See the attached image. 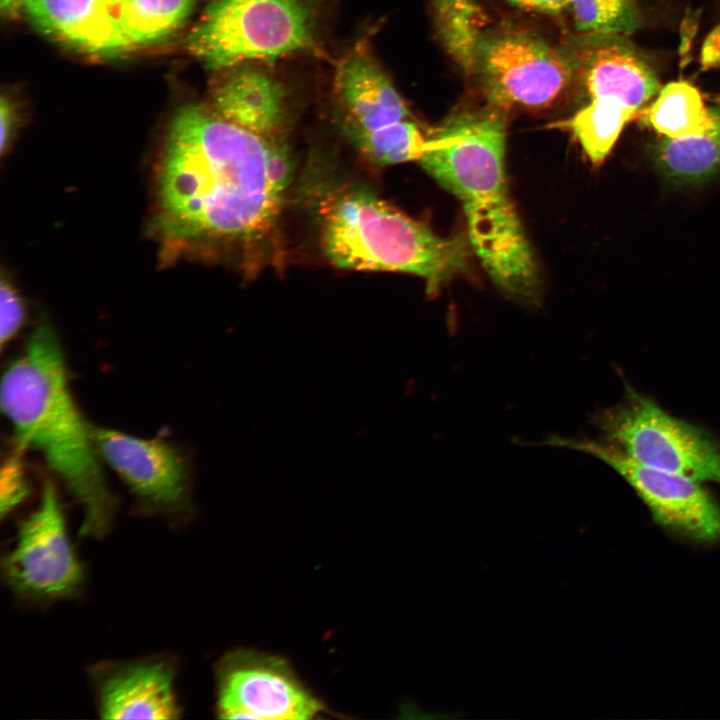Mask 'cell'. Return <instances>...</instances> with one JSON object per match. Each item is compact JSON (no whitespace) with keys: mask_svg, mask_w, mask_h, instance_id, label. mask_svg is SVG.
Returning a JSON list of instances; mask_svg holds the SVG:
<instances>
[{"mask_svg":"<svg viewBox=\"0 0 720 720\" xmlns=\"http://www.w3.org/2000/svg\"><path fill=\"white\" fill-rule=\"evenodd\" d=\"M23 7L38 30L80 51L113 55L131 47L103 0H25Z\"/></svg>","mask_w":720,"mask_h":720,"instance_id":"cell-14","label":"cell"},{"mask_svg":"<svg viewBox=\"0 0 720 720\" xmlns=\"http://www.w3.org/2000/svg\"><path fill=\"white\" fill-rule=\"evenodd\" d=\"M195 3L196 0H123L117 18L131 46L147 44L181 27Z\"/></svg>","mask_w":720,"mask_h":720,"instance_id":"cell-20","label":"cell"},{"mask_svg":"<svg viewBox=\"0 0 720 720\" xmlns=\"http://www.w3.org/2000/svg\"><path fill=\"white\" fill-rule=\"evenodd\" d=\"M316 216L322 251L341 269L413 274L433 296L469 265V239L441 237L364 187L327 190Z\"/></svg>","mask_w":720,"mask_h":720,"instance_id":"cell-4","label":"cell"},{"mask_svg":"<svg viewBox=\"0 0 720 720\" xmlns=\"http://www.w3.org/2000/svg\"><path fill=\"white\" fill-rule=\"evenodd\" d=\"M320 0H210L187 48L213 70L317 49Z\"/></svg>","mask_w":720,"mask_h":720,"instance_id":"cell-5","label":"cell"},{"mask_svg":"<svg viewBox=\"0 0 720 720\" xmlns=\"http://www.w3.org/2000/svg\"><path fill=\"white\" fill-rule=\"evenodd\" d=\"M230 69L214 90L211 110L249 132L281 139L287 121L282 83L253 63Z\"/></svg>","mask_w":720,"mask_h":720,"instance_id":"cell-15","label":"cell"},{"mask_svg":"<svg viewBox=\"0 0 720 720\" xmlns=\"http://www.w3.org/2000/svg\"><path fill=\"white\" fill-rule=\"evenodd\" d=\"M473 72L490 107L502 112L551 107L573 76L571 62L560 50L536 34L516 28L487 32Z\"/></svg>","mask_w":720,"mask_h":720,"instance_id":"cell-7","label":"cell"},{"mask_svg":"<svg viewBox=\"0 0 720 720\" xmlns=\"http://www.w3.org/2000/svg\"><path fill=\"white\" fill-rule=\"evenodd\" d=\"M109 7L119 6L123 0H103Z\"/></svg>","mask_w":720,"mask_h":720,"instance_id":"cell-31","label":"cell"},{"mask_svg":"<svg viewBox=\"0 0 720 720\" xmlns=\"http://www.w3.org/2000/svg\"><path fill=\"white\" fill-rule=\"evenodd\" d=\"M104 719H175L174 666L164 659L111 662L92 671Z\"/></svg>","mask_w":720,"mask_h":720,"instance_id":"cell-12","label":"cell"},{"mask_svg":"<svg viewBox=\"0 0 720 720\" xmlns=\"http://www.w3.org/2000/svg\"><path fill=\"white\" fill-rule=\"evenodd\" d=\"M0 401L17 448L38 452L81 506V536H104L115 498L98 460L93 428L70 392L59 339L48 323L35 327L23 353L4 371Z\"/></svg>","mask_w":720,"mask_h":720,"instance_id":"cell-3","label":"cell"},{"mask_svg":"<svg viewBox=\"0 0 720 720\" xmlns=\"http://www.w3.org/2000/svg\"><path fill=\"white\" fill-rule=\"evenodd\" d=\"M543 444L579 450L620 474L666 529L694 540H720V507L700 482L638 463L618 447L591 439L551 436Z\"/></svg>","mask_w":720,"mask_h":720,"instance_id":"cell-10","label":"cell"},{"mask_svg":"<svg viewBox=\"0 0 720 720\" xmlns=\"http://www.w3.org/2000/svg\"><path fill=\"white\" fill-rule=\"evenodd\" d=\"M0 344L4 347L20 330L25 319L22 299L11 284L2 279L0 285Z\"/></svg>","mask_w":720,"mask_h":720,"instance_id":"cell-25","label":"cell"},{"mask_svg":"<svg viewBox=\"0 0 720 720\" xmlns=\"http://www.w3.org/2000/svg\"><path fill=\"white\" fill-rule=\"evenodd\" d=\"M98 453L152 512L183 514L189 507L188 474L171 445L107 428H93Z\"/></svg>","mask_w":720,"mask_h":720,"instance_id":"cell-11","label":"cell"},{"mask_svg":"<svg viewBox=\"0 0 720 720\" xmlns=\"http://www.w3.org/2000/svg\"><path fill=\"white\" fill-rule=\"evenodd\" d=\"M504 112L462 111L428 132L422 167L461 202L472 251L507 296L534 305L537 262L509 194Z\"/></svg>","mask_w":720,"mask_h":720,"instance_id":"cell-2","label":"cell"},{"mask_svg":"<svg viewBox=\"0 0 720 720\" xmlns=\"http://www.w3.org/2000/svg\"><path fill=\"white\" fill-rule=\"evenodd\" d=\"M648 124L667 138L701 134L714 124V107L707 108L697 88L686 81L665 85L648 108Z\"/></svg>","mask_w":720,"mask_h":720,"instance_id":"cell-17","label":"cell"},{"mask_svg":"<svg viewBox=\"0 0 720 720\" xmlns=\"http://www.w3.org/2000/svg\"><path fill=\"white\" fill-rule=\"evenodd\" d=\"M700 65L702 70L720 67V24H718L705 38L700 51Z\"/></svg>","mask_w":720,"mask_h":720,"instance_id":"cell-27","label":"cell"},{"mask_svg":"<svg viewBox=\"0 0 720 720\" xmlns=\"http://www.w3.org/2000/svg\"><path fill=\"white\" fill-rule=\"evenodd\" d=\"M368 160L392 165L420 160L428 146V133L411 119L358 136L350 141Z\"/></svg>","mask_w":720,"mask_h":720,"instance_id":"cell-22","label":"cell"},{"mask_svg":"<svg viewBox=\"0 0 720 720\" xmlns=\"http://www.w3.org/2000/svg\"><path fill=\"white\" fill-rule=\"evenodd\" d=\"M699 11L687 10L680 25L679 56L681 67L690 62L692 44L699 26Z\"/></svg>","mask_w":720,"mask_h":720,"instance_id":"cell-26","label":"cell"},{"mask_svg":"<svg viewBox=\"0 0 720 720\" xmlns=\"http://www.w3.org/2000/svg\"><path fill=\"white\" fill-rule=\"evenodd\" d=\"M25 0H0V8L3 13L10 14L24 5Z\"/></svg>","mask_w":720,"mask_h":720,"instance_id":"cell-30","label":"cell"},{"mask_svg":"<svg viewBox=\"0 0 720 720\" xmlns=\"http://www.w3.org/2000/svg\"><path fill=\"white\" fill-rule=\"evenodd\" d=\"M715 121L707 131L682 137H665L656 158L663 172L683 181L703 180L720 169V107H714Z\"/></svg>","mask_w":720,"mask_h":720,"instance_id":"cell-18","label":"cell"},{"mask_svg":"<svg viewBox=\"0 0 720 720\" xmlns=\"http://www.w3.org/2000/svg\"><path fill=\"white\" fill-rule=\"evenodd\" d=\"M2 570L20 597L53 600L72 596L83 583L81 564L70 544L54 485L46 481L38 507L20 522Z\"/></svg>","mask_w":720,"mask_h":720,"instance_id":"cell-8","label":"cell"},{"mask_svg":"<svg viewBox=\"0 0 720 720\" xmlns=\"http://www.w3.org/2000/svg\"><path fill=\"white\" fill-rule=\"evenodd\" d=\"M334 92L342 130L352 139L411 119L405 101L367 48L358 46L336 65Z\"/></svg>","mask_w":720,"mask_h":720,"instance_id":"cell-13","label":"cell"},{"mask_svg":"<svg viewBox=\"0 0 720 720\" xmlns=\"http://www.w3.org/2000/svg\"><path fill=\"white\" fill-rule=\"evenodd\" d=\"M292 176L281 139L249 132L211 109L183 106L158 161L157 231L175 251L254 248L277 226Z\"/></svg>","mask_w":720,"mask_h":720,"instance_id":"cell-1","label":"cell"},{"mask_svg":"<svg viewBox=\"0 0 720 720\" xmlns=\"http://www.w3.org/2000/svg\"><path fill=\"white\" fill-rule=\"evenodd\" d=\"M510 4L542 13L557 14L570 7V0H505Z\"/></svg>","mask_w":720,"mask_h":720,"instance_id":"cell-28","label":"cell"},{"mask_svg":"<svg viewBox=\"0 0 720 720\" xmlns=\"http://www.w3.org/2000/svg\"><path fill=\"white\" fill-rule=\"evenodd\" d=\"M594 48L583 73L590 97L615 99L638 112L658 92L652 68L622 42H604Z\"/></svg>","mask_w":720,"mask_h":720,"instance_id":"cell-16","label":"cell"},{"mask_svg":"<svg viewBox=\"0 0 720 720\" xmlns=\"http://www.w3.org/2000/svg\"><path fill=\"white\" fill-rule=\"evenodd\" d=\"M436 22L448 52L466 71H474L488 19L472 0H437Z\"/></svg>","mask_w":720,"mask_h":720,"instance_id":"cell-21","label":"cell"},{"mask_svg":"<svg viewBox=\"0 0 720 720\" xmlns=\"http://www.w3.org/2000/svg\"><path fill=\"white\" fill-rule=\"evenodd\" d=\"M21 451L17 448V451L6 459L1 468L0 512L2 517L18 506L29 493L24 464L20 456Z\"/></svg>","mask_w":720,"mask_h":720,"instance_id":"cell-24","label":"cell"},{"mask_svg":"<svg viewBox=\"0 0 720 720\" xmlns=\"http://www.w3.org/2000/svg\"><path fill=\"white\" fill-rule=\"evenodd\" d=\"M625 392L622 402L595 415L606 442L642 465L720 484L719 441L669 415L631 386Z\"/></svg>","mask_w":720,"mask_h":720,"instance_id":"cell-6","label":"cell"},{"mask_svg":"<svg viewBox=\"0 0 720 720\" xmlns=\"http://www.w3.org/2000/svg\"><path fill=\"white\" fill-rule=\"evenodd\" d=\"M570 7L584 32L631 33L639 26L635 0H570Z\"/></svg>","mask_w":720,"mask_h":720,"instance_id":"cell-23","label":"cell"},{"mask_svg":"<svg viewBox=\"0 0 720 720\" xmlns=\"http://www.w3.org/2000/svg\"><path fill=\"white\" fill-rule=\"evenodd\" d=\"M217 712L225 719L307 720L325 711L281 657L238 649L217 664Z\"/></svg>","mask_w":720,"mask_h":720,"instance_id":"cell-9","label":"cell"},{"mask_svg":"<svg viewBox=\"0 0 720 720\" xmlns=\"http://www.w3.org/2000/svg\"><path fill=\"white\" fill-rule=\"evenodd\" d=\"M0 119H1V152L4 153L5 148L9 142L11 131L13 128V109L12 105L8 100L2 98L0 105Z\"/></svg>","mask_w":720,"mask_h":720,"instance_id":"cell-29","label":"cell"},{"mask_svg":"<svg viewBox=\"0 0 720 720\" xmlns=\"http://www.w3.org/2000/svg\"><path fill=\"white\" fill-rule=\"evenodd\" d=\"M638 112L611 98H591L571 118L558 125L569 129L585 154L600 164L610 153L622 129Z\"/></svg>","mask_w":720,"mask_h":720,"instance_id":"cell-19","label":"cell"}]
</instances>
